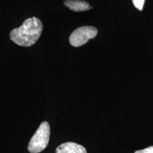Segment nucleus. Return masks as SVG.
Wrapping results in <instances>:
<instances>
[{
    "label": "nucleus",
    "mask_w": 153,
    "mask_h": 153,
    "mask_svg": "<svg viewBox=\"0 0 153 153\" xmlns=\"http://www.w3.org/2000/svg\"><path fill=\"white\" fill-rule=\"evenodd\" d=\"M43 30L41 21L33 17L28 18L19 27L13 30L10 39L16 44L23 47H30L38 40Z\"/></svg>",
    "instance_id": "nucleus-1"
},
{
    "label": "nucleus",
    "mask_w": 153,
    "mask_h": 153,
    "mask_svg": "<svg viewBox=\"0 0 153 153\" xmlns=\"http://www.w3.org/2000/svg\"><path fill=\"white\" fill-rule=\"evenodd\" d=\"M133 5L140 10H142L145 0H132Z\"/></svg>",
    "instance_id": "nucleus-6"
},
{
    "label": "nucleus",
    "mask_w": 153,
    "mask_h": 153,
    "mask_svg": "<svg viewBox=\"0 0 153 153\" xmlns=\"http://www.w3.org/2000/svg\"><path fill=\"white\" fill-rule=\"evenodd\" d=\"M97 33L98 30L93 26L78 28L71 35L69 42L73 47H80L86 44L90 39L94 38Z\"/></svg>",
    "instance_id": "nucleus-3"
},
{
    "label": "nucleus",
    "mask_w": 153,
    "mask_h": 153,
    "mask_svg": "<svg viewBox=\"0 0 153 153\" xmlns=\"http://www.w3.org/2000/svg\"><path fill=\"white\" fill-rule=\"evenodd\" d=\"M134 153H153V146H149L145 149L138 150Z\"/></svg>",
    "instance_id": "nucleus-7"
},
{
    "label": "nucleus",
    "mask_w": 153,
    "mask_h": 153,
    "mask_svg": "<svg viewBox=\"0 0 153 153\" xmlns=\"http://www.w3.org/2000/svg\"><path fill=\"white\" fill-rule=\"evenodd\" d=\"M50 137V126L47 121L41 123L38 130L31 138L28 146V150L31 153L42 152L47 146Z\"/></svg>",
    "instance_id": "nucleus-2"
},
{
    "label": "nucleus",
    "mask_w": 153,
    "mask_h": 153,
    "mask_svg": "<svg viewBox=\"0 0 153 153\" xmlns=\"http://www.w3.org/2000/svg\"><path fill=\"white\" fill-rule=\"evenodd\" d=\"M64 4L74 11H86L91 8L87 2L79 0H65Z\"/></svg>",
    "instance_id": "nucleus-5"
},
{
    "label": "nucleus",
    "mask_w": 153,
    "mask_h": 153,
    "mask_svg": "<svg viewBox=\"0 0 153 153\" xmlns=\"http://www.w3.org/2000/svg\"><path fill=\"white\" fill-rule=\"evenodd\" d=\"M56 153H87V151L81 145L68 142L59 146L56 150Z\"/></svg>",
    "instance_id": "nucleus-4"
}]
</instances>
